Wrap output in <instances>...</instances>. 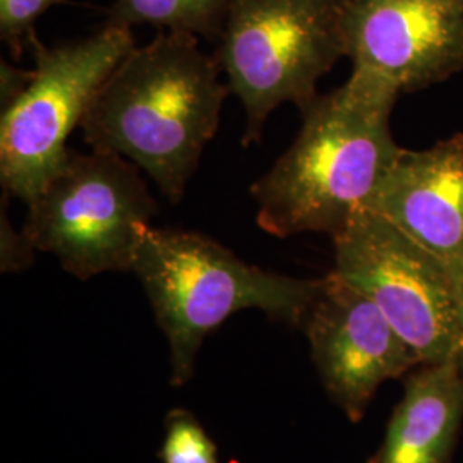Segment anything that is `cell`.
I'll return each instance as SVG.
<instances>
[{"label": "cell", "instance_id": "6da1fadb", "mask_svg": "<svg viewBox=\"0 0 463 463\" xmlns=\"http://www.w3.org/2000/svg\"><path fill=\"white\" fill-rule=\"evenodd\" d=\"M397 88L355 71L302 112L292 146L252 184L258 225L275 237L317 232L335 237L367 212L400 146L392 134Z\"/></svg>", "mask_w": 463, "mask_h": 463}, {"label": "cell", "instance_id": "7a4b0ae2", "mask_svg": "<svg viewBox=\"0 0 463 463\" xmlns=\"http://www.w3.org/2000/svg\"><path fill=\"white\" fill-rule=\"evenodd\" d=\"M220 69L196 34L160 32L99 86L80 126L86 143L128 158L179 203L229 95Z\"/></svg>", "mask_w": 463, "mask_h": 463}, {"label": "cell", "instance_id": "3957f363", "mask_svg": "<svg viewBox=\"0 0 463 463\" xmlns=\"http://www.w3.org/2000/svg\"><path fill=\"white\" fill-rule=\"evenodd\" d=\"M131 271L139 279L170 350V383L193 378L204 338L232 315L260 309L302 326L319 280H302L249 265L196 232H141Z\"/></svg>", "mask_w": 463, "mask_h": 463}, {"label": "cell", "instance_id": "277c9868", "mask_svg": "<svg viewBox=\"0 0 463 463\" xmlns=\"http://www.w3.org/2000/svg\"><path fill=\"white\" fill-rule=\"evenodd\" d=\"M342 57L340 0H232L218 62L246 110L242 143H258L283 103L307 107L317 81Z\"/></svg>", "mask_w": 463, "mask_h": 463}, {"label": "cell", "instance_id": "5b68a950", "mask_svg": "<svg viewBox=\"0 0 463 463\" xmlns=\"http://www.w3.org/2000/svg\"><path fill=\"white\" fill-rule=\"evenodd\" d=\"M34 69L16 99L2 105L0 181L30 204L66 165L67 137L117 64L134 49L131 28L107 23L81 40L45 47L33 36Z\"/></svg>", "mask_w": 463, "mask_h": 463}, {"label": "cell", "instance_id": "8992f818", "mask_svg": "<svg viewBox=\"0 0 463 463\" xmlns=\"http://www.w3.org/2000/svg\"><path fill=\"white\" fill-rule=\"evenodd\" d=\"M139 170L116 153L71 149L66 165L28 204L24 237L80 280L131 271L137 239L158 213Z\"/></svg>", "mask_w": 463, "mask_h": 463}, {"label": "cell", "instance_id": "52a82bcc", "mask_svg": "<svg viewBox=\"0 0 463 463\" xmlns=\"http://www.w3.org/2000/svg\"><path fill=\"white\" fill-rule=\"evenodd\" d=\"M331 239L333 271L380 307L424 364L463 363L462 319L445 266L373 212Z\"/></svg>", "mask_w": 463, "mask_h": 463}, {"label": "cell", "instance_id": "ba28073f", "mask_svg": "<svg viewBox=\"0 0 463 463\" xmlns=\"http://www.w3.org/2000/svg\"><path fill=\"white\" fill-rule=\"evenodd\" d=\"M300 328L325 390L352 422L383 383L424 364L380 307L335 271L319 280Z\"/></svg>", "mask_w": 463, "mask_h": 463}, {"label": "cell", "instance_id": "9c48e42d", "mask_svg": "<svg viewBox=\"0 0 463 463\" xmlns=\"http://www.w3.org/2000/svg\"><path fill=\"white\" fill-rule=\"evenodd\" d=\"M345 57L400 93L463 71V0H340Z\"/></svg>", "mask_w": 463, "mask_h": 463}, {"label": "cell", "instance_id": "30bf717a", "mask_svg": "<svg viewBox=\"0 0 463 463\" xmlns=\"http://www.w3.org/2000/svg\"><path fill=\"white\" fill-rule=\"evenodd\" d=\"M367 212L426 249L448 275H463V134L426 149L400 148Z\"/></svg>", "mask_w": 463, "mask_h": 463}, {"label": "cell", "instance_id": "8fae6325", "mask_svg": "<svg viewBox=\"0 0 463 463\" xmlns=\"http://www.w3.org/2000/svg\"><path fill=\"white\" fill-rule=\"evenodd\" d=\"M462 419V361L422 364L405 381L384 441L367 463H448Z\"/></svg>", "mask_w": 463, "mask_h": 463}, {"label": "cell", "instance_id": "7c38bea8", "mask_svg": "<svg viewBox=\"0 0 463 463\" xmlns=\"http://www.w3.org/2000/svg\"><path fill=\"white\" fill-rule=\"evenodd\" d=\"M232 0H116L107 23L133 28L151 24L162 32L220 36Z\"/></svg>", "mask_w": 463, "mask_h": 463}, {"label": "cell", "instance_id": "4fadbf2b", "mask_svg": "<svg viewBox=\"0 0 463 463\" xmlns=\"http://www.w3.org/2000/svg\"><path fill=\"white\" fill-rule=\"evenodd\" d=\"M164 463H218L215 443L196 417L175 409L165 419V439L160 449Z\"/></svg>", "mask_w": 463, "mask_h": 463}, {"label": "cell", "instance_id": "5bb4252c", "mask_svg": "<svg viewBox=\"0 0 463 463\" xmlns=\"http://www.w3.org/2000/svg\"><path fill=\"white\" fill-rule=\"evenodd\" d=\"M64 0H0V34L14 57H21L26 43H32L34 23L50 7Z\"/></svg>", "mask_w": 463, "mask_h": 463}, {"label": "cell", "instance_id": "9a60e30c", "mask_svg": "<svg viewBox=\"0 0 463 463\" xmlns=\"http://www.w3.org/2000/svg\"><path fill=\"white\" fill-rule=\"evenodd\" d=\"M453 290H455V298H457V306H458V313L463 325V275L458 279H453Z\"/></svg>", "mask_w": 463, "mask_h": 463}]
</instances>
